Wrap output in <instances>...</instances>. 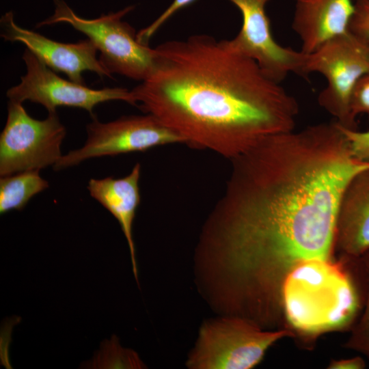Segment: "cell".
I'll return each instance as SVG.
<instances>
[{"label": "cell", "instance_id": "obj_8", "mask_svg": "<svg viewBox=\"0 0 369 369\" xmlns=\"http://www.w3.org/2000/svg\"><path fill=\"white\" fill-rule=\"evenodd\" d=\"M87 139L79 149L62 155L53 166L56 171L77 165L92 158L144 152L183 139L154 116H123L109 122L94 118L86 126Z\"/></svg>", "mask_w": 369, "mask_h": 369}, {"label": "cell", "instance_id": "obj_15", "mask_svg": "<svg viewBox=\"0 0 369 369\" xmlns=\"http://www.w3.org/2000/svg\"><path fill=\"white\" fill-rule=\"evenodd\" d=\"M40 170H27L1 176L0 180V213L22 210L31 197L49 187L40 175Z\"/></svg>", "mask_w": 369, "mask_h": 369}, {"label": "cell", "instance_id": "obj_6", "mask_svg": "<svg viewBox=\"0 0 369 369\" xmlns=\"http://www.w3.org/2000/svg\"><path fill=\"white\" fill-rule=\"evenodd\" d=\"M303 72L305 76L316 72L325 77L319 105L342 127L357 129L350 100L355 84L369 72V41L348 30L306 54Z\"/></svg>", "mask_w": 369, "mask_h": 369}, {"label": "cell", "instance_id": "obj_9", "mask_svg": "<svg viewBox=\"0 0 369 369\" xmlns=\"http://www.w3.org/2000/svg\"><path fill=\"white\" fill-rule=\"evenodd\" d=\"M22 58L26 74L21 77L18 84L8 90L9 100L38 103L48 113L57 112L56 109L62 106L81 108L94 118V109L102 102L121 100L137 106L131 90L123 87L95 90L63 79L27 48Z\"/></svg>", "mask_w": 369, "mask_h": 369}, {"label": "cell", "instance_id": "obj_4", "mask_svg": "<svg viewBox=\"0 0 369 369\" xmlns=\"http://www.w3.org/2000/svg\"><path fill=\"white\" fill-rule=\"evenodd\" d=\"M294 338L288 328L263 329L246 318L219 315L200 326L186 361L189 369H251L267 351L284 338Z\"/></svg>", "mask_w": 369, "mask_h": 369}, {"label": "cell", "instance_id": "obj_22", "mask_svg": "<svg viewBox=\"0 0 369 369\" xmlns=\"http://www.w3.org/2000/svg\"><path fill=\"white\" fill-rule=\"evenodd\" d=\"M354 1H358V0H354ZM368 1H369V0H368Z\"/></svg>", "mask_w": 369, "mask_h": 369}, {"label": "cell", "instance_id": "obj_13", "mask_svg": "<svg viewBox=\"0 0 369 369\" xmlns=\"http://www.w3.org/2000/svg\"><path fill=\"white\" fill-rule=\"evenodd\" d=\"M292 28L308 54L349 30L354 0H294Z\"/></svg>", "mask_w": 369, "mask_h": 369}, {"label": "cell", "instance_id": "obj_2", "mask_svg": "<svg viewBox=\"0 0 369 369\" xmlns=\"http://www.w3.org/2000/svg\"><path fill=\"white\" fill-rule=\"evenodd\" d=\"M155 50L153 70L131 92L141 111L184 143L232 160L295 129L296 98L229 40L194 35Z\"/></svg>", "mask_w": 369, "mask_h": 369}, {"label": "cell", "instance_id": "obj_19", "mask_svg": "<svg viewBox=\"0 0 369 369\" xmlns=\"http://www.w3.org/2000/svg\"><path fill=\"white\" fill-rule=\"evenodd\" d=\"M196 0H173L165 11L150 25L137 33V39L141 43L148 44L151 37L172 16L180 9L190 5Z\"/></svg>", "mask_w": 369, "mask_h": 369}, {"label": "cell", "instance_id": "obj_1", "mask_svg": "<svg viewBox=\"0 0 369 369\" xmlns=\"http://www.w3.org/2000/svg\"><path fill=\"white\" fill-rule=\"evenodd\" d=\"M231 161L197 249L230 293L275 307L299 264L333 258L340 198L369 163L353 156L336 121L269 136Z\"/></svg>", "mask_w": 369, "mask_h": 369}, {"label": "cell", "instance_id": "obj_14", "mask_svg": "<svg viewBox=\"0 0 369 369\" xmlns=\"http://www.w3.org/2000/svg\"><path fill=\"white\" fill-rule=\"evenodd\" d=\"M141 164L121 178H91L87 184L90 195L105 208L118 221L128 243L133 272L138 283L136 250L133 237V224L140 203L139 182Z\"/></svg>", "mask_w": 369, "mask_h": 369}, {"label": "cell", "instance_id": "obj_11", "mask_svg": "<svg viewBox=\"0 0 369 369\" xmlns=\"http://www.w3.org/2000/svg\"><path fill=\"white\" fill-rule=\"evenodd\" d=\"M1 37L5 41L25 44L41 62L54 71L64 72L77 83L84 84L83 72L91 71L100 77L113 78L97 57L98 50L88 38L74 43H63L18 26L12 12L1 18Z\"/></svg>", "mask_w": 369, "mask_h": 369}, {"label": "cell", "instance_id": "obj_21", "mask_svg": "<svg viewBox=\"0 0 369 369\" xmlns=\"http://www.w3.org/2000/svg\"><path fill=\"white\" fill-rule=\"evenodd\" d=\"M366 366L365 360L360 356L351 358L333 359L329 364V369H364Z\"/></svg>", "mask_w": 369, "mask_h": 369}, {"label": "cell", "instance_id": "obj_10", "mask_svg": "<svg viewBox=\"0 0 369 369\" xmlns=\"http://www.w3.org/2000/svg\"><path fill=\"white\" fill-rule=\"evenodd\" d=\"M243 18L238 34L229 40L238 52L255 61L271 80L280 83L290 73L305 76L306 54L279 44L273 38L265 6L269 0H228Z\"/></svg>", "mask_w": 369, "mask_h": 369}, {"label": "cell", "instance_id": "obj_5", "mask_svg": "<svg viewBox=\"0 0 369 369\" xmlns=\"http://www.w3.org/2000/svg\"><path fill=\"white\" fill-rule=\"evenodd\" d=\"M53 1V14L37 24V27L69 24L94 43L100 53V61L111 74L142 81L152 72L156 62L155 48L140 42L135 29L122 19L134 6L87 19L78 16L64 1Z\"/></svg>", "mask_w": 369, "mask_h": 369}, {"label": "cell", "instance_id": "obj_3", "mask_svg": "<svg viewBox=\"0 0 369 369\" xmlns=\"http://www.w3.org/2000/svg\"><path fill=\"white\" fill-rule=\"evenodd\" d=\"M368 277L362 256L312 259L289 274L283 289L285 327L311 341L351 329L364 308Z\"/></svg>", "mask_w": 369, "mask_h": 369}, {"label": "cell", "instance_id": "obj_12", "mask_svg": "<svg viewBox=\"0 0 369 369\" xmlns=\"http://www.w3.org/2000/svg\"><path fill=\"white\" fill-rule=\"evenodd\" d=\"M335 248L351 257H360L369 250V168L351 179L340 198Z\"/></svg>", "mask_w": 369, "mask_h": 369}, {"label": "cell", "instance_id": "obj_17", "mask_svg": "<svg viewBox=\"0 0 369 369\" xmlns=\"http://www.w3.org/2000/svg\"><path fill=\"white\" fill-rule=\"evenodd\" d=\"M350 109L355 120L359 115L364 114L369 120V72L355 84L351 96Z\"/></svg>", "mask_w": 369, "mask_h": 369}, {"label": "cell", "instance_id": "obj_18", "mask_svg": "<svg viewBox=\"0 0 369 369\" xmlns=\"http://www.w3.org/2000/svg\"><path fill=\"white\" fill-rule=\"evenodd\" d=\"M339 126L348 141L353 156L369 163V131H359Z\"/></svg>", "mask_w": 369, "mask_h": 369}, {"label": "cell", "instance_id": "obj_20", "mask_svg": "<svg viewBox=\"0 0 369 369\" xmlns=\"http://www.w3.org/2000/svg\"><path fill=\"white\" fill-rule=\"evenodd\" d=\"M349 30L369 41V1H355V11L349 24Z\"/></svg>", "mask_w": 369, "mask_h": 369}, {"label": "cell", "instance_id": "obj_16", "mask_svg": "<svg viewBox=\"0 0 369 369\" xmlns=\"http://www.w3.org/2000/svg\"><path fill=\"white\" fill-rule=\"evenodd\" d=\"M368 277L367 297L363 312L351 329L344 347L357 352L369 359V250L362 255Z\"/></svg>", "mask_w": 369, "mask_h": 369}, {"label": "cell", "instance_id": "obj_7", "mask_svg": "<svg viewBox=\"0 0 369 369\" xmlns=\"http://www.w3.org/2000/svg\"><path fill=\"white\" fill-rule=\"evenodd\" d=\"M66 131L57 112L44 120L30 116L23 103L9 100L0 136V176L53 167L62 156Z\"/></svg>", "mask_w": 369, "mask_h": 369}]
</instances>
